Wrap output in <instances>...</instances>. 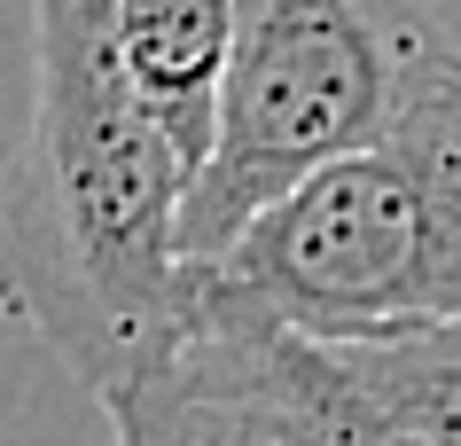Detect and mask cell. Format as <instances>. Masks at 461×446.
Segmentation results:
<instances>
[{"mask_svg": "<svg viewBox=\"0 0 461 446\" xmlns=\"http://www.w3.org/2000/svg\"><path fill=\"white\" fill-rule=\"evenodd\" d=\"M102 407H110L118 446H297L267 423V407L235 384V369L203 337H188L180 360L133 376Z\"/></svg>", "mask_w": 461, "mask_h": 446, "instance_id": "5", "label": "cell"}, {"mask_svg": "<svg viewBox=\"0 0 461 446\" xmlns=\"http://www.w3.org/2000/svg\"><path fill=\"white\" fill-rule=\"evenodd\" d=\"M446 55L414 0H243L212 157L188 180L180 250L219 267L250 227L407 118Z\"/></svg>", "mask_w": 461, "mask_h": 446, "instance_id": "3", "label": "cell"}, {"mask_svg": "<svg viewBox=\"0 0 461 446\" xmlns=\"http://www.w3.org/2000/svg\"><path fill=\"white\" fill-rule=\"evenodd\" d=\"M195 337L235 369V384L267 407V423L282 439H297V446H407L337 384V369H329V352L313 337L258 329V322H195Z\"/></svg>", "mask_w": 461, "mask_h": 446, "instance_id": "4", "label": "cell"}, {"mask_svg": "<svg viewBox=\"0 0 461 446\" xmlns=\"http://www.w3.org/2000/svg\"><path fill=\"white\" fill-rule=\"evenodd\" d=\"M329 369L391 439L461 446V322L454 329H399L360 345H321Z\"/></svg>", "mask_w": 461, "mask_h": 446, "instance_id": "6", "label": "cell"}, {"mask_svg": "<svg viewBox=\"0 0 461 446\" xmlns=\"http://www.w3.org/2000/svg\"><path fill=\"white\" fill-rule=\"evenodd\" d=\"M32 118L0 173V297L110 399L195 337V165L133 95L110 0H32Z\"/></svg>", "mask_w": 461, "mask_h": 446, "instance_id": "1", "label": "cell"}, {"mask_svg": "<svg viewBox=\"0 0 461 446\" xmlns=\"http://www.w3.org/2000/svg\"><path fill=\"white\" fill-rule=\"evenodd\" d=\"M203 282L195 322H258L360 345L461 322V55L446 48L375 149L250 227Z\"/></svg>", "mask_w": 461, "mask_h": 446, "instance_id": "2", "label": "cell"}]
</instances>
